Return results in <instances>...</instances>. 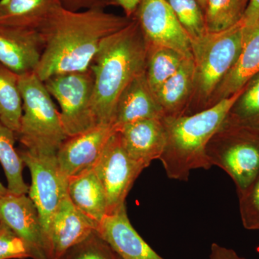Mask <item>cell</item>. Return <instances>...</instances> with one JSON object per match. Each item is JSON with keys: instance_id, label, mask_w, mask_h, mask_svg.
I'll return each instance as SVG.
<instances>
[{"instance_id": "18", "label": "cell", "mask_w": 259, "mask_h": 259, "mask_svg": "<svg viewBox=\"0 0 259 259\" xmlns=\"http://www.w3.org/2000/svg\"><path fill=\"white\" fill-rule=\"evenodd\" d=\"M259 72V21L245 29V37L239 57L218 87L209 107L241 91L254 75Z\"/></svg>"}, {"instance_id": "3", "label": "cell", "mask_w": 259, "mask_h": 259, "mask_svg": "<svg viewBox=\"0 0 259 259\" xmlns=\"http://www.w3.org/2000/svg\"><path fill=\"white\" fill-rule=\"evenodd\" d=\"M241 90L202 111L163 117L166 141L159 160L168 178L186 182L193 170L212 166L206 148L222 127Z\"/></svg>"}, {"instance_id": "15", "label": "cell", "mask_w": 259, "mask_h": 259, "mask_svg": "<svg viewBox=\"0 0 259 259\" xmlns=\"http://www.w3.org/2000/svg\"><path fill=\"white\" fill-rule=\"evenodd\" d=\"M122 146L130 157L146 168L159 159L166 146L163 118L136 121L118 129Z\"/></svg>"}, {"instance_id": "28", "label": "cell", "mask_w": 259, "mask_h": 259, "mask_svg": "<svg viewBox=\"0 0 259 259\" xmlns=\"http://www.w3.org/2000/svg\"><path fill=\"white\" fill-rule=\"evenodd\" d=\"M59 259H122L97 231L71 247Z\"/></svg>"}, {"instance_id": "33", "label": "cell", "mask_w": 259, "mask_h": 259, "mask_svg": "<svg viewBox=\"0 0 259 259\" xmlns=\"http://www.w3.org/2000/svg\"><path fill=\"white\" fill-rule=\"evenodd\" d=\"M209 259H248L238 254L234 250L212 243L211 245Z\"/></svg>"}, {"instance_id": "36", "label": "cell", "mask_w": 259, "mask_h": 259, "mask_svg": "<svg viewBox=\"0 0 259 259\" xmlns=\"http://www.w3.org/2000/svg\"><path fill=\"white\" fill-rule=\"evenodd\" d=\"M199 4L201 5L204 12L205 11L206 3H207V0H197Z\"/></svg>"}, {"instance_id": "37", "label": "cell", "mask_w": 259, "mask_h": 259, "mask_svg": "<svg viewBox=\"0 0 259 259\" xmlns=\"http://www.w3.org/2000/svg\"><path fill=\"white\" fill-rule=\"evenodd\" d=\"M5 223L2 221L1 217H0V229L4 226Z\"/></svg>"}, {"instance_id": "7", "label": "cell", "mask_w": 259, "mask_h": 259, "mask_svg": "<svg viewBox=\"0 0 259 259\" xmlns=\"http://www.w3.org/2000/svg\"><path fill=\"white\" fill-rule=\"evenodd\" d=\"M94 81L90 68L84 71L55 75L44 81L51 96L59 102L67 137L98 125L93 109Z\"/></svg>"}, {"instance_id": "34", "label": "cell", "mask_w": 259, "mask_h": 259, "mask_svg": "<svg viewBox=\"0 0 259 259\" xmlns=\"http://www.w3.org/2000/svg\"><path fill=\"white\" fill-rule=\"evenodd\" d=\"M141 0H113V5L123 10L127 18H132L139 8Z\"/></svg>"}, {"instance_id": "16", "label": "cell", "mask_w": 259, "mask_h": 259, "mask_svg": "<svg viewBox=\"0 0 259 259\" xmlns=\"http://www.w3.org/2000/svg\"><path fill=\"white\" fill-rule=\"evenodd\" d=\"M97 232L122 259H164L131 225L126 207L114 214H107L97 226Z\"/></svg>"}, {"instance_id": "9", "label": "cell", "mask_w": 259, "mask_h": 259, "mask_svg": "<svg viewBox=\"0 0 259 259\" xmlns=\"http://www.w3.org/2000/svg\"><path fill=\"white\" fill-rule=\"evenodd\" d=\"M18 153L31 175L29 197L38 211L46 241L51 218L67 192V181L61 175L56 154L32 153L25 148Z\"/></svg>"}, {"instance_id": "8", "label": "cell", "mask_w": 259, "mask_h": 259, "mask_svg": "<svg viewBox=\"0 0 259 259\" xmlns=\"http://www.w3.org/2000/svg\"><path fill=\"white\" fill-rule=\"evenodd\" d=\"M94 170L106 194L107 214H111L126 207L127 194L144 168L130 157L116 131Z\"/></svg>"}, {"instance_id": "1", "label": "cell", "mask_w": 259, "mask_h": 259, "mask_svg": "<svg viewBox=\"0 0 259 259\" xmlns=\"http://www.w3.org/2000/svg\"><path fill=\"white\" fill-rule=\"evenodd\" d=\"M132 19L103 9L73 12L59 7L38 30L45 47L34 73L45 81L55 75L87 71L102 40Z\"/></svg>"}, {"instance_id": "30", "label": "cell", "mask_w": 259, "mask_h": 259, "mask_svg": "<svg viewBox=\"0 0 259 259\" xmlns=\"http://www.w3.org/2000/svg\"><path fill=\"white\" fill-rule=\"evenodd\" d=\"M32 258L28 245L11 229L4 225L0 229V259Z\"/></svg>"}, {"instance_id": "4", "label": "cell", "mask_w": 259, "mask_h": 259, "mask_svg": "<svg viewBox=\"0 0 259 259\" xmlns=\"http://www.w3.org/2000/svg\"><path fill=\"white\" fill-rule=\"evenodd\" d=\"M245 37L241 22L219 32H207L192 40L194 65V97L185 115H191L209 107L211 99L218 87L236 64Z\"/></svg>"}, {"instance_id": "14", "label": "cell", "mask_w": 259, "mask_h": 259, "mask_svg": "<svg viewBox=\"0 0 259 259\" xmlns=\"http://www.w3.org/2000/svg\"><path fill=\"white\" fill-rule=\"evenodd\" d=\"M44 47L38 30L0 24V64L18 76L35 72Z\"/></svg>"}, {"instance_id": "32", "label": "cell", "mask_w": 259, "mask_h": 259, "mask_svg": "<svg viewBox=\"0 0 259 259\" xmlns=\"http://www.w3.org/2000/svg\"><path fill=\"white\" fill-rule=\"evenodd\" d=\"M259 21V0H249L244 14L242 18L241 23L245 30L251 28Z\"/></svg>"}, {"instance_id": "19", "label": "cell", "mask_w": 259, "mask_h": 259, "mask_svg": "<svg viewBox=\"0 0 259 259\" xmlns=\"http://www.w3.org/2000/svg\"><path fill=\"white\" fill-rule=\"evenodd\" d=\"M67 194L75 207L97 226L107 215L106 194L94 168L69 179Z\"/></svg>"}, {"instance_id": "12", "label": "cell", "mask_w": 259, "mask_h": 259, "mask_svg": "<svg viewBox=\"0 0 259 259\" xmlns=\"http://www.w3.org/2000/svg\"><path fill=\"white\" fill-rule=\"evenodd\" d=\"M0 217L26 243L32 259H49L41 220L29 196L8 193L1 197Z\"/></svg>"}, {"instance_id": "11", "label": "cell", "mask_w": 259, "mask_h": 259, "mask_svg": "<svg viewBox=\"0 0 259 259\" xmlns=\"http://www.w3.org/2000/svg\"><path fill=\"white\" fill-rule=\"evenodd\" d=\"M116 131L113 124H99L65 140L56 153L59 170L65 180L93 169Z\"/></svg>"}, {"instance_id": "27", "label": "cell", "mask_w": 259, "mask_h": 259, "mask_svg": "<svg viewBox=\"0 0 259 259\" xmlns=\"http://www.w3.org/2000/svg\"><path fill=\"white\" fill-rule=\"evenodd\" d=\"M191 41L207 33L204 12L197 0H166Z\"/></svg>"}, {"instance_id": "24", "label": "cell", "mask_w": 259, "mask_h": 259, "mask_svg": "<svg viewBox=\"0 0 259 259\" xmlns=\"http://www.w3.org/2000/svg\"><path fill=\"white\" fill-rule=\"evenodd\" d=\"M224 124L259 131V72L242 89Z\"/></svg>"}, {"instance_id": "10", "label": "cell", "mask_w": 259, "mask_h": 259, "mask_svg": "<svg viewBox=\"0 0 259 259\" xmlns=\"http://www.w3.org/2000/svg\"><path fill=\"white\" fill-rule=\"evenodd\" d=\"M133 18L139 23L148 48L166 47L193 59L190 37L166 0H141Z\"/></svg>"}, {"instance_id": "35", "label": "cell", "mask_w": 259, "mask_h": 259, "mask_svg": "<svg viewBox=\"0 0 259 259\" xmlns=\"http://www.w3.org/2000/svg\"><path fill=\"white\" fill-rule=\"evenodd\" d=\"M8 194V188L5 187V186L3 185V183L0 182V198H1V197H4V196Z\"/></svg>"}, {"instance_id": "2", "label": "cell", "mask_w": 259, "mask_h": 259, "mask_svg": "<svg viewBox=\"0 0 259 259\" xmlns=\"http://www.w3.org/2000/svg\"><path fill=\"white\" fill-rule=\"evenodd\" d=\"M148 47L134 18L118 31L105 37L90 69L95 81L93 109L97 124H112L116 105L126 87L145 72Z\"/></svg>"}, {"instance_id": "31", "label": "cell", "mask_w": 259, "mask_h": 259, "mask_svg": "<svg viewBox=\"0 0 259 259\" xmlns=\"http://www.w3.org/2000/svg\"><path fill=\"white\" fill-rule=\"evenodd\" d=\"M61 6L69 11L103 9L113 5V0H59Z\"/></svg>"}, {"instance_id": "25", "label": "cell", "mask_w": 259, "mask_h": 259, "mask_svg": "<svg viewBox=\"0 0 259 259\" xmlns=\"http://www.w3.org/2000/svg\"><path fill=\"white\" fill-rule=\"evenodd\" d=\"M187 59L180 53L168 48H148L146 75L153 94L178 71Z\"/></svg>"}, {"instance_id": "20", "label": "cell", "mask_w": 259, "mask_h": 259, "mask_svg": "<svg viewBox=\"0 0 259 259\" xmlns=\"http://www.w3.org/2000/svg\"><path fill=\"white\" fill-rule=\"evenodd\" d=\"M193 59H187L178 71L154 93L164 117L185 115L194 90Z\"/></svg>"}, {"instance_id": "13", "label": "cell", "mask_w": 259, "mask_h": 259, "mask_svg": "<svg viewBox=\"0 0 259 259\" xmlns=\"http://www.w3.org/2000/svg\"><path fill=\"white\" fill-rule=\"evenodd\" d=\"M97 228L96 223L75 207L66 192L51 218L46 235L49 258H60L71 247L97 231Z\"/></svg>"}, {"instance_id": "21", "label": "cell", "mask_w": 259, "mask_h": 259, "mask_svg": "<svg viewBox=\"0 0 259 259\" xmlns=\"http://www.w3.org/2000/svg\"><path fill=\"white\" fill-rule=\"evenodd\" d=\"M60 6L59 0H1L0 24L39 30Z\"/></svg>"}, {"instance_id": "5", "label": "cell", "mask_w": 259, "mask_h": 259, "mask_svg": "<svg viewBox=\"0 0 259 259\" xmlns=\"http://www.w3.org/2000/svg\"><path fill=\"white\" fill-rule=\"evenodd\" d=\"M19 88L23 115L16 139L30 152L56 154L68 137L52 97L34 72L19 76Z\"/></svg>"}, {"instance_id": "22", "label": "cell", "mask_w": 259, "mask_h": 259, "mask_svg": "<svg viewBox=\"0 0 259 259\" xmlns=\"http://www.w3.org/2000/svg\"><path fill=\"white\" fill-rule=\"evenodd\" d=\"M16 136L12 130L0 122V163L8 181V193L28 194L30 187L24 181L25 163L15 148Z\"/></svg>"}, {"instance_id": "17", "label": "cell", "mask_w": 259, "mask_h": 259, "mask_svg": "<svg viewBox=\"0 0 259 259\" xmlns=\"http://www.w3.org/2000/svg\"><path fill=\"white\" fill-rule=\"evenodd\" d=\"M164 112L150 88L146 71L136 76L121 93L116 105L112 124L117 131L136 121L161 119Z\"/></svg>"}, {"instance_id": "29", "label": "cell", "mask_w": 259, "mask_h": 259, "mask_svg": "<svg viewBox=\"0 0 259 259\" xmlns=\"http://www.w3.org/2000/svg\"><path fill=\"white\" fill-rule=\"evenodd\" d=\"M238 197L243 227L249 231H259V174Z\"/></svg>"}, {"instance_id": "6", "label": "cell", "mask_w": 259, "mask_h": 259, "mask_svg": "<svg viewBox=\"0 0 259 259\" xmlns=\"http://www.w3.org/2000/svg\"><path fill=\"white\" fill-rule=\"evenodd\" d=\"M211 166L226 172L241 195L259 174V131L223 123L206 148Z\"/></svg>"}, {"instance_id": "26", "label": "cell", "mask_w": 259, "mask_h": 259, "mask_svg": "<svg viewBox=\"0 0 259 259\" xmlns=\"http://www.w3.org/2000/svg\"><path fill=\"white\" fill-rule=\"evenodd\" d=\"M249 0H207L204 17L208 32H219L240 23Z\"/></svg>"}, {"instance_id": "23", "label": "cell", "mask_w": 259, "mask_h": 259, "mask_svg": "<svg viewBox=\"0 0 259 259\" xmlns=\"http://www.w3.org/2000/svg\"><path fill=\"white\" fill-rule=\"evenodd\" d=\"M22 115L23 100L19 76L0 64V122L16 135Z\"/></svg>"}]
</instances>
